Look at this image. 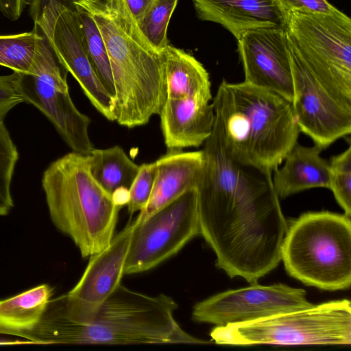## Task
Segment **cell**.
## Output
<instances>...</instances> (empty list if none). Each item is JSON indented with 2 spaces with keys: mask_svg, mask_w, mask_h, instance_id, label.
Listing matches in <instances>:
<instances>
[{
  "mask_svg": "<svg viewBox=\"0 0 351 351\" xmlns=\"http://www.w3.org/2000/svg\"><path fill=\"white\" fill-rule=\"evenodd\" d=\"M41 183L52 222L83 257L110 244L121 208L91 175L87 154L71 152L53 161Z\"/></svg>",
  "mask_w": 351,
  "mask_h": 351,
  "instance_id": "5b68a950",
  "label": "cell"
},
{
  "mask_svg": "<svg viewBox=\"0 0 351 351\" xmlns=\"http://www.w3.org/2000/svg\"><path fill=\"white\" fill-rule=\"evenodd\" d=\"M158 115L168 149L204 145L215 123L212 103L197 97L167 98Z\"/></svg>",
  "mask_w": 351,
  "mask_h": 351,
  "instance_id": "2e32d148",
  "label": "cell"
},
{
  "mask_svg": "<svg viewBox=\"0 0 351 351\" xmlns=\"http://www.w3.org/2000/svg\"><path fill=\"white\" fill-rule=\"evenodd\" d=\"M18 160L16 145L0 119V216L7 215L14 206L11 187Z\"/></svg>",
  "mask_w": 351,
  "mask_h": 351,
  "instance_id": "d4e9b609",
  "label": "cell"
},
{
  "mask_svg": "<svg viewBox=\"0 0 351 351\" xmlns=\"http://www.w3.org/2000/svg\"><path fill=\"white\" fill-rule=\"evenodd\" d=\"M26 0H0V12L10 21H16L21 15Z\"/></svg>",
  "mask_w": 351,
  "mask_h": 351,
  "instance_id": "4dcf8cb0",
  "label": "cell"
},
{
  "mask_svg": "<svg viewBox=\"0 0 351 351\" xmlns=\"http://www.w3.org/2000/svg\"><path fill=\"white\" fill-rule=\"evenodd\" d=\"M348 217L351 216V145L328 161V188Z\"/></svg>",
  "mask_w": 351,
  "mask_h": 351,
  "instance_id": "4316f807",
  "label": "cell"
},
{
  "mask_svg": "<svg viewBox=\"0 0 351 351\" xmlns=\"http://www.w3.org/2000/svg\"><path fill=\"white\" fill-rule=\"evenodd\" d=\"M95 21L106 47L114 86V121L142 126L166 99L160 52L147 40L125 0H71Z\"/></svg>",
  "mask_w": 351,
  "mask_h": 351,
  "instance_id": "7a4b0ae2",
  "label": "cell"
},
{
  "mask_svg": "<svg viewBox=\"0 0 351 351\" xmlns=\"http://www.w3.org/2000/svg\"><path fill=\"white\" fill-rule=\"evenodd\" d=\"M42 34L34 25L28 32L0 36V65L28 74L33 66Z\"/></svg>",
  "mask_w": 351,
  "mask_h": 351,
  "instance_id": "cb8c5ba5",
  "label": "cell"
},
{
  "mask_svg": "<svg viewBox=\"0 0 351 351\" xmlns=\"http://www.w3.org/2000/svg\"><path fill=\"white\" fill-rule=\"evenodd\" d=\"M157 174L156 162L139 165L138 172L130 189L128 210L130 215L142 210L151 196Z\"/></svg>",
  "mask_w": 351,
  "mask_h": 351,
  "instance_id": "83f0119b",
  "label": "cell"
},
{
  "mask_svg": "<svg viewBox=\"0 0 351 351\" xmlns=\"http://www.w3.org/2000/svg\"><path fill=\"white\" fill-rule=\"evenodd\" d=\"M34 25L62 66L77 80L94 108L114 121V99L104 87L89 60L78 17L66 0H28Z\"/></svg>",
  "mask_w": 351,
  "mask_h": 351,
  "instance_id": "30bf717a",
  "label": "cell"
},
{
  "mask_svg": "<svg viewBox=\"0 0 351 351\" xmlns=\"http://www.w3.org/2000/svg\"><path fill=\"white\" fill-rule=\"evenodd\" d=\"M159 52L167 98L197 97L212 100L209 74L200 62L184 50L169 45Z\"/></svg>",
  "mask_w": 351,
  "mask_h": 351,
  "instance_id": "ffe728a7",
  "label": "cell"
},
{
  "mask_svg": "<svg viewBox=\"0 0 351 351\" xmlns=\"http://www.w3.org/2000/svg\"><path fill=\"white\" fill-rule=\"evenodd\" d=\"M19 77L16 72L0 75V119L3 120L12 109L24 102L19 89Z\"/></svg>",
  "mask_w": 351,
  "mask_h": 351,
  "instance_id": "f1b7e54d",
  "label": "cell"
},
{
  "mask_svg": "<svg viewBox=\"0 0 351 351\" xmlns=\"http://www.w3.org/2000/svg\"><path fill=\"white\" fill-rule=\"evenodd\" d=\"M210 337L215 343L228 346H350L351 302L348 299L332 300L215 326Z\"/></svg>",
  "mask_w": 351,
  "mask_h": 351,
  "instance_id": "52a82bcc",
  "label": "cell"
},
{
  "mask_svg": "<svg viewBox=\"0 0 351 351\" xmlns=\"http://www.w3.org/2000/svg\"><path fill=\"white\" fill-rule=\"evenodd\" d=\"M72 5L78 17L83 42L89 60L104 87L114 99V86L111 66L100 31L88 12L77 5Z\"/></svg>",
  "mask_w": 351,
  "mask_h": 351,
  "instance_id": "603a6c76",
  "label": "cell"
},
{
  "mask_svg": "<svg viewBox=\"0 0 351 351\" xmlns=\"http://www.w3.org/2000/svg\"><path fill=\"white\" fill-rule=\"evenodd\" d=\"M156 162L157 174L153 190L147 205L136 217L138 220L147 217L185 191L197 188L203 167V152L169 149Z\"/></svg>",
  "mask_w": 351,
  "mask_h": 351,
  "instance_id": "ac0fdd59",
  "label": "cell"
},
{
  "mask_svg": "<svg viewBox=\"0 0 351 351\" xmlns=\"http://www.w3.org/2000/svg\"><path fill=\"white\" fill-rule=\"evenodd\" d=\"M276 1L285 14L291 12L302 14H332L339 11L327 0H276Z\"/></svg>",
  "mask_w": 351,
  "mask_h": 351,
  "instance_id": "f546056e",
  "label": "cell"
},
{
  "mask_svg": "<svg viewBox=\"0 0 351 351\" xmlns=\"http://www.w3.org/2000/svg\"><path fill=\"white\" fill-rule=\"evenodd\" d=\"M134 19L138 23L151 9L156 0H125Z\"/></svg>",
  "mask_w": 351,
  "mask_h": 351,
  "instance_id": "1f68e13d",
  "label": "cell"
},
{
  "mask_svg": "<svg viewBox=\"0 0 351 351\" xmlns=\"http://www.w3.org/2000/svg\"><path fill=\"white\" fill-rule=\"evenodd\" d=\"M281 261L292 278L326 291L351 285V221L345 214L307 212L288 225Z\"/></svg>",
  "mask_w": 351,
  "mask_h": 351,
  "instance_id": "8992f818",
  "label": "cell"
},
{
  "mask_svg": "<svg viewBox=\"0 0 351 351\" xmlns=\"http://www.w3.org/2000/svg\"><path fill=\"white\" fill-rule=\"evenodd\" d=\"M288 39L316 80L351 108V20L332 14H285Z\"/></svg>",
  "mask_w": 351,
  "mask_h": 351,
  "instance_id": "ba28073f",
  "label": "cell"
},
{
  "mask_svg": "<svg viewBox=\"0 0 351 351\" xmlns=\"http://www.w3.org/2000/svg\"><path fill=\"white\" fill-rule=\"evenodd\" d=\"M322 148L297 142L272 173V182L279 198L314 189L328 188V161L321 156Z\"/></svg>",
  "mask_w": 351,
  "mask_h": 351,
  "instance_id": "d6986e66",
  "label": "cell"
},
{
  "mask_svg": "<svg viewBox=\"0 0 351 351\" xmlns=\"http://www.w3.org/2000/svg\"><path fill=\"white\" fill-rule=\"evenodd\" d=\"M89 170L98 184L111 195L130 189L138 172L136 164L119 146L93 149L87 154Z\"/></svg>",
  "mask_w": 351,
  "mask_h": 351,
  "instance_id": "7402d4cb",
  "label": "cell"
},
{
  "mask_svg": "<svg viewBox=\"0 0 351 351\" xmlns=\"http://www.w3.org/2000/svg\"><path fill=\"white\" fill-rule=\"evenodd\" d=\"M177 308L170 296L149 295L120 284L87 316L68 320L51 313L40 324L39 335L45 343H209L180 327Z\"/></svg>",
  "mask_w": 351,
  "mask_h": 351,
  "instance_id": "277c9868",
  "label": "cell"
},
{
  "mask_svg": "<svg viewBox=\"0 0 351 351\" xmlns=\"http://www.w3.org/2000/svg\"><path fill=\"white\" fill-rule=\"evenodd\" d=\"M197 195L200 235L219 269L252 284L278 265L288 224L272 173L219 151L206 159Z\"/></svg>",
  "mask_w": 351,
  "mask_h": 351,
  "instance_id": "6da1fadb",
  "label": "cell"
},
{
  "mask_svg": "<svg viewBox=\"0 0 351 351\" xmlns=\"http://www.w3.org/2000/svg\"><path fill=\"white\" fill-rule=\"evenodd\" d=\"M289 40V39H288ZM291 101L300 132L323 149L351 133V108L335 98L304 64L289 40Z\"/></svg>",
  "mask_w": 351,
  "mask_h": 351,
  "instance_id": "4fadbf2b",
  "label": "cell"
},
{
  "mask_svg": "<svg viewBox=\"0 0 351 351\" xmlns=\"http://www.w3.org/2000/svg\"><path fill=\"white\" fill-rule=\"evenodd\" d=\"M133 228L134 221L114 236L105 249L90 256L77 284L58 300L53 314L68 320L87 316L117 289L124 275Z\"/></svg>",
  "mask_w": 351,
  "mask_h": 351,
  "instance_id": "5bb4252c",
  "label": "cell"
},
{
  "mask_svg": "<svg viewBox=\"0 0 351 351\" xmlns=\"http://www.w3.org/2000/svg\"><path fill=\"white\" fill-rule=\"evenodd\" d=\"M178 1V0H156L148 12L137 23L145 38L158 51L169 45L168 25Z\"/></svg>",
  "mask_w": 351,
  "mask_h": 351,
  "instance_id": "484cf974",
  "label": "cell"
},
{
  "mask_svg": "<svg viewBox=\"0 0 351 351\" xmlns=\"http://www.w3.org/2000/svg\"><path fill=\"white\" fill-rule=\"evenodd\" d=\"M200 234L196 188L143 219H135L124 274L150 270Z\"/></svg>",
  "mask_w": 351,
  "mask_h": 351,
  "instance_id": "8fae6325",
  "label": "cell"
},
{
  "mask_svg": "<svg viewBox=\"0 0 351 351\" xmlns=\"http://www.w3.org/2000/svg\"><path fill=\"white\" fill-rule=\"evenodd\" d=\"M197 17L221 25L239 39L250 30L285 27L276 0H193Z\"/></svg>",
  "mask_w": 351,
  "mask_h": 351,
  "instance_id": "e0dca14e",
  "label": "cell"
},
{
  "mask_svg": "<svg viewBox=\"0 0 351 351\" xmlns=\"http://www.w3.org/2000/svg\"><path fill=\"white\" fill-rule=\"evenodd\" d=\"M53 289L42 284L0 300V332L19 335L36 343L33 332L43 319Z\"/></svg>",
  "mask_w": 351,
  "mask_h": 351,
  "instance_id": "44dd1931",
  "label": "cell"
},
{
  "mask_svg": "<svg viewBox=\"0 0 351 351\" xmlns=\"http://www.w3.org/2000/svg\"><path fill=\"white\" fill-rule=\"evenodd\" d=\"M68 73L42 34L30 72L20 73L19 89L24 102L50 121L72 152L88 154L94 149L88 133L91 120L71 99Z\"/></svg>",
  "mask_w": 351,
  "mask_h": 351,
  "instance_id": "9c48e42d",
  "label": "cell"
},
{
  "mask_svg": "<svg viewBox=\"0 0 351 351\" xmlns=\"http://www.w3.org/2000/svg\"><path fill=\"white\" fill-rule=\"evenodd\" d=\"M244 82L293 99V80L285 27L250 30L239 39Z\"/></svg>",
  "mask_w": 351,
  "mask_h": 351,
  "instance_id": "9a60e30c",
  "label": "cell"
},
{
  "mask_svg": "<svg viewBox=\"0 0 351 351\" xmlns=\"http://www.w3.org/2000/svg\"><path fill=\"white\" fill-rule=\"evenodd\" d=\"M303 289L285 284L250 286L218 293L196 303L192 319L197 322L225 326L254 320L280 312L312 306Z\"/></svg>",
  "mask_w": 351,
  "mask_h": 351,
  "instance_id": "7c38bea8",
  "label": "cell"
},
{
  "mask_svg": "<svg viewBox=\"0 0 351 351\" xmlns=\"http://www.w3.org/2000/svg\"><path fill=\"white\" fill-rule=\"evenodd\" d=\"M212 105L226 151L239 163L273 173L298 142L292 104L274 92L223 80Z\"/></svg>",
  "mask_w": 351,
  "mask_h": 351,
  "instance_id": "3957f363",
  "label": "cell"
}]
</instances>
